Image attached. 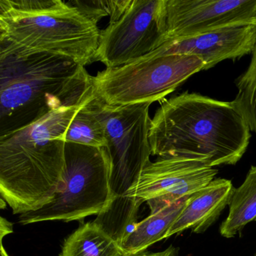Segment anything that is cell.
Listing matches in <instances>:
<instances>
[{"mask_svg":"<svg viewBox=\"0 0 256 256\" xmlns=\"http://www.w3.org/2000/svg\"><path fill=\"white\" fill-rule=\"evenodd\" d=\"M251 130L232 102L186 92L166 100L151 119L152 155L234 166L245 154Z\"/></svg>","mask_w":256,"mask_h":256,"instance_id":"1","label":"cell"},{"mask_svg":"<svg viewBox=\"0 0 256 256\" xmlns=\"http://www.w3.org/2000/svg\"><path fill=\"white\" fill-rule=\"evenodd\" d=\"M92 79L68 58L0 42V138L86 100Z\"/></svg>","mask_w":256,"mask_h":256,"instance_id":"2","label":"cell"},{"mask_svg":"<svg viewBox=\"0 0 256 256\" xmlns=\"http://www.w3.org/2000/svg\"><path fill=\"white\" fill-rule=\"evenodd\" d=\"M92 95L0 138V194L13 214L38 210L54 199L65 173L62 136Z\"/></svg>","mask_w":256,"mask_h":256,"instance_id":"3","label":"cell"},{"mask_svg":"<svg viewBox=\"0 0 256 256\" xmlns=\"http://www.w3.org/2000/svg\"><path fill=\"white\" fill-rule=\"evenodd\" d=\"M98 24L62 0H0V42L68 58L95 61Z\"/></svg>","mask_w":256,"mask_h":256,"instance_id":"4","label":"cell"},{"mask_svg":"<svg viewBox=\"0 0 256 256\" xmlns=\"http://www.w3.org/2000/svg\"><path fill=\"white\" fill-rule=\"evenodd\" d=\"M92 103L104 122L106 148L112 162V204L106 212L97 216L94 222L115 240L120 241L136 226L140 208L127 200V193L150 162L151 104L112 106L95 95Z\"/></svg>","mask_w":256,"mask_h":256,"instance_id":"5","label":"cell"},{"mask_svg":"<svg viewBox=\"0 0 256 256\" xmlns=\"http://www.w3.org/2000/svg\"><path fill=\"white\" fill-rule=\"evenodd\" d=\"M64 182L48 204L22 214L20 224L82 221L106 212L112 204V162L106 148L66 143Z\"/></svg>","mask_w":256,"mask_h":256,"instance_id":"6","label":"cell"},{"mask_svg":"<svg viewBox=\"0 0 256 256\" xmlns=\"http://www.w3.org/2000/svg\"><path fill=\"white\" fill-rule=\"evenodd\" d=\"M204 68L198 56L149 54L127 65L100 72L92 77V91L108 106L152 104Z\"/></svg>","mask_w":256,"mask_h":256,"instance_id":"7","label":"cell"},{"mask_svg":"<svg viewBox=\"0 0 256 256\" xmlns=\"http://www.w3.org/2000/svg\"><path fill=\"white\" fill-rule=\"evenodd\" d=\"M166 40V0H132L120 18L101 31L95 61L118 68L149 54Z\"/></svg>","mask_w":256,"mask_h":256,"instance_id":"8","label":"cell"},{"mask_svg":"<svg viewBox=\"0 0 256 256\" xmlns=\"http://www.w3.org/2000/svg\"><path fill=\"white\" fill-rule=\"evenodd\" d=\"M218 170L202 162L180 158H158L144 169L128 192V202L140 206L146 202L150 211L190 197L209 184Z\"/></svg>","mask_w":256,"mask_h":256,"instance_id":"9","label":"cell"},{"mask_svg":"<svg viewBox=\"0 0 256 256\" xmlns=\"http://www.w3.org/2000/svg\"><path fill=\"white\" fill-rule=\"evenodd\" d=\"M166 42L254 25L256 16V0H166Z\"/></svg>","mask_w":256,"mask_h":256,"instance_id":"10","label":"cell"},{"mask_svg":"<svg viewBox=\"0 0 256 256\" xmlns=\"http://www.w3.org/2000/svg\"><path fill=\"white\" fill-rule=\"evenodd\" d=\"M256 46V25H246L168 42L150 54L198 56L205 62L206 70L226 60L252 54Z\"/></svg>","mask_w":256,"mask_h":256,"instance_id":"11","label":"cell"},{"mask_svg":"<svg viewBox=\"0 0 256 256\" xmlns=\"http://www.w3.org/2000/svg\"><path fill=\"white\" fill-rule=\"evenodd\" d=\"M234 190L232 181L216 178L192 194L166 238L187 229L196 234L206 232L229 204Z\"/></svg>","mask_w":256,"mask_h":256,"instance_id":"12","label":"cell"},{"mask_svg":"<svg viewBox=\"0 0 256 256\" xmlns=\"http://www.w3.org/2000/svg\"><path fill=\"white\" fill-rule=\"evenodd\" d=\"M190 198H184L161 209L150 211L146 218L136 223L121 242V248L126 254L134 256L145 252L148 247L166 238Z\"/></svg>","mask_w":256,"mask_h":256,"instance_id":"13","label":"cell"},{"mask_svg":"<svg viewBox=\"0 0 256 256\" xmlns=\"http://www.w3.org/2000/svg\"><path fill=\"white\" fill-rule=\"evenodd\" d=\"M59 256H128L94 222L83 223L62 244Z\"/></svg>","mask_w":256,"mask_h":256,"instance_id":"14","label":"cell"},{"mask_svg":"<svg viewBox=\"0 0 256 256\" xmlns=\"http://www.w3.org/2000/svg\"><path fill=\"white\" fill-rule=\"evenodd\" d=\"M228 216L220 228V234L232 238L248 223L256 221V166H252L244 184L234 190Z\"/></svg>","mask_w":256,"mask_h":256,"instance_id":"15","label":"cell"},{"mask_svg":"<svg viewBox=\"0 0 256 256\" xmlns=\"http://www.w3.org/2000/svg\"><path fill=\"white\" fill-rule=\"evenodd\" d=\"M94 94L73 118L62 139L66 143H74L94 148H106V127L92 103Z\"/></svg>","mask_w":256,"mask_h":256,"instance_id":"16","label":"cell"},{"mask_svg":"<svg viewBox=\"0 0 256 256\" xmlns=\"http://www.w3.org/2000/svg\"><path fill=\"white\" fill-rule=\"evenodd\" d=\"M252 54L246 71L236 80L238 92L233 102L256 134V46Z\"/></svg>","mask_w":256,"mask_h":256,"instance_id":"17","label":"cell"},{"mask_svg":"<svg viewBox=\"0 0 256 256\" xmlns=\"http://www.w3.org/2000/svg\"><path fill=\"white\" fill-rule=\"evenodd\" d=\"M132 0H77L68 1L86 17L98 24L103 18L110 16V22H116L124 14Z\"/></svg>","mask_w":256,"mask_h":256,"instance_id":"18","label":"cell"},{"mask_svg":"<svg viewBox=\"0 0 256 256\" xmlns=\"http://www.w3.org/2000/svg\"><path fill=\"white\" fill-rule=\"evenodd\" d=\"M12 224L5 220L4 217H1V228H0V238H1V240L4 239L6 235L12 233Z\"/></svg>","mask_w":256,"mask_h":256,"instance_id":"19","label":"cell"},{"mask_svg":"<svg viewBox=\"0 0 256 256\" xmlns=\"http://www.w3.org/2000/svg\"><path fill=\"white\" fill-rule=\"evenodd\" d=\"M0 242H1V247H0V256H10V254H8L6 250L4 248L2 240H1Z\"/></svg>","mask_w":256,"mask_h":256,"instance_id":"20","label":"cell"},{"mask_svg":"<svg viewBox=\"0 0 256 256\" xmlns=\"http://www.w3.org/2000/svg\"><path fill=\"white\" fill-rule=\"evenodd\" d=\"M172 256H178V252H176L175 253V254H174Z\"/></svg>","mask_w":256,"mask_h":256,"instance_id":"21","label":"cell"},{"mask_svg":"<svg viewBox=\"0 0 256 256\" xmlns=\"http://www.w3.org/2000/svg\"><path fill=\"white\" fill-rule=\"evenodd\" d=\"M254 25H256V18H254Z\"/></svg>","mask_w":256,"mask_h":256,"instance_id":"22","label":"cell"},{"mask_svg":"<svg viewBox=\"0 0 256 256\" xmlns=\"http://www.w3.org/2000/svg\"><path fill=\"white\" fill-rule=\"evenodd\" d=\"M254 256H256V254H254Z\"/></svg>","mask_w":256,"mask_h":256,"instance_id":"23","label":"cell"}]
</instances>
